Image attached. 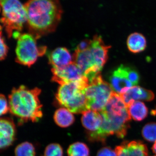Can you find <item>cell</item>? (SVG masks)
Instances as JSON below:
<instances>
[{
    "instance_id": "24",
    "label": "cell",
    "mask_w": 156,
    "mask_h": 156,
    "mask_svg": "<svg viewBox=\"0 0 156 156\" xmlns=\"http://www.w3.org/2000/svg\"><path fill=\"white\" fill-rule=\"evenodd\" d=\"M1 54H0V58L1 60H3L5 59L6 56H7V53H8V48L7 45L5 43L4 39L3 38L2 35V26H1Z\"/></svg>"
},
{
    "instance_id": "27",
    "label": "cell",
    "mask_w": 156,
    "mask_h": 156,
    "mask_svg": "<svg viewBox=\"0 0 156 156\" xmlns=\"http://www.w3.org/2000/svg\"></svg>"
},
{
    "instance_id": "22",
    "label": "cell",
    "mask_w": 156,
    "mask_h": 156,
    "mask_svg": "<svg viewBox=\"0 0 156 156\" xmlns=\"http://www.w3.org/2000/svg\"><path fill=\"white\" fill-rule=\"evenodd\" d=\"M43 156H63V150L58 144H51L46 147Z\"/></svg>"
},
{
    "instance_id": "7",
    "label": "cell",
    "mask_w": 156,
    "mask_h": 156,
    "mask_svg": "<svg viewBox=\"0 0 156 156\" xmlns=\"http://www.w3.org/2000/svg\"><path fill=\"white\" fill-rule=\"evenodd\" d=\"M113 92L110 84L104 80L101 74L93 78L85 89L89 110L98 112L103 110Z\"/></svg>"
},
{
    "instance_id": "4",
    "label": "cell",
    "mask_w": 156,
    "mask_h": 156,
    "mask_svg": "<svg viewBox=\"0 0 156 156\" xmlns=\"http://www.w3.org/2000/svg\"><path fill=\"white\" fill-rule=\"evenodd\" d=\"M89 81L71 83L60 85L56 98L58 104L74 114H83L89 110L85 89Z\"/></svg>"
},
{
    "instance_id": "15",
    "label": "cell",
    "mask_w": 156,
    "mask_h": 156,
    "mask_svg": "<svg viewBox=\"0 0 156 156\" xmlns=\"http://www.w3.org/2000/svg\"><path fill=\"white\" fill-rule=\"evenodd\" d=\"M50 63L52 68H60L64 67L73 62V58L66 48H56L49 56Z\"/></svg>"
},
{
    "instance_id": "2",
    "label": "cell",
    "mask_w": 156,
    "mask_h": 156,
    "mask_svg": "<svg viewBox=\"0 0 156 156\" xmlns=\"http://www.w3.org/2000/svg\"><path fill=\"white\" fill-rule=\"evenodd\" d=\"M41 89H30L24 86L14 88L9 95V111L23 121L38 122L43 116L39 99Z\"/></svg>"
},
{
    "instance_id": "21",
    "label": "cell",
    "mask_w": 156,
    "mask_h": 156,
    "mask_svg": "<svg viewBox=\"0 0 156 156\" xmlns=\"http://www.w3.org/2000/svg\"><path fill=\"white\" fill-rule=\"evenodd\" d=\"M144 138L150 142L156 141V123L151 122L147 124L143 128Z\"/></svg>"
},
{
    "instance_id": "6",
    "label": "cell",
    "mask_w": 156,
    "mask_h": 156,
    "mask_svg": "<svg viewBox=\"0 0 156 156\" xmlns=\"http://www.w3.org/2000/svg\"><path fill=\"white\" fill-rule=\"evenodd\" d=\"M2 23L9 37L14 33L22 30L23 26L27 21V14L24 5L17 0H1Z\"/></svg>"
},
{
    "instance_id": "10",
    "label": "cell",
    "mask_w": 156,
    "mask_h": 156,
    "mask_svg": "<svg viewBox=\"0 0 156 156\" xmlns=\"http://www.w3.org/2000/svg\"><path fill=\"white\" fill-rule=\"evenodd\" d=\"M130 69L131 67L121 65L112 72L109 78L112 89L120 95L126 93L134 86L129 78Z\"/></svg>"
},
{
    "instance_id": "20",
    "label": "cell",
    "mask_w": 156,
    "mask_h": 156,
    "mask_svg": "<svg viewBox=\"0 0 156 156\" xmlns=\"http://www.w3.org/2000/svg\"><path fill=\"white\" fill-rule=\"evenodd\" d=\"M35 148L30 142L22 143L15 148V156H35Z\"/></svg>"
},
{
    "instance_id": "19",
    "label": "cell",
    "mask_w": 156,
    "mask_h": 156,
    "mask_svg": "<svg viewBox=\"0 0 156 156\" xmlns=\"http://www.w3.org/2000/svg\"><path fill=\"white\" fill-rule=\"evenodd\" d=\"M68 156H89V150L87 146L82 142H76L68 149Z\"/></svg>"
},
{
    "instance_id": "26",
    "label": "cell",
    "mask_w": 156,
    "mask_h": 156,
    "mask_svg": "<svg viewBox=\"0 0 156 156\" xmlns=\"http://www.w3.org/2000/svg\"><path fill=\"white\" fill-rule=\"evenodd\" d=\"M152 150L153 151L154 153L156 154V141L153 146Z\"/></svg>"
},
{
    "instance_id": "25",
    "label": "cell",
    "mask_w": 156,
    "mask_h": 156,
    "mask_svg": "<svg viewBox=\"0 0 156 156\" xmlns=\"http://www.w3.org/2000/svg\"><path fill=\"white\" fill-rule=\"evenodd\" d=\"M97 156H117L115 151L111 148L105 147L101 149L98 152Z\"/></svg>"
},
{
    "instance_id": "16",
    "label": "cell",
    "mask_w": 156,
    "mask_h": 156,
    "mask_svg": "<svg viewBox=\"0 0 156 156\" xmlns=\"http://www.w3.org/2000/svg\"><path fill=\"white\" fill-rule=\"evenodd\" d=\"M127 44L128 49L131 52L139 53L145 50L146 48V39L142 34L133 33L128 37Z\"/></svg>"
},
{
    "instance_id": "12",
    "label": "cell",
    "mask_w": 156,
    "mask_h": 156,
    "mask_svg": "<svg viewBox=\"0 0 156 156\" xmlns=\"http://www.w3.org/2000/svg\"><path fill=\"white\" fill-rule=\"evenodd\" d=\"M16 129L14 122L9 118H1L0 121V147L3 148L10 146L15 139Z\"/></svg>"
},
{
    "instance_id": "13",
    "label": "cell",
    "mask_w": 156,
    "mask_h": 156,
    "mask_svg": "<svg viewBox=\"0 0 156 156\" xmlns=\"http://www.w3.org/2000/svg\"><path fill=\"white\" fill-rule=\"evenodd\" d=\"M121 95L127 108L134 101L139 100L151 101L154 98V95L151 91L136 86L131 87L127 92Z\"/></svg>"
},
{
    "instance_id": "23",
    "label": "cell",
    "mask_w": 156,
    "mask_h": 156,
    "mask_svg": "<svg viewBox=\"0 0 156 156\" xmlns=\"http://www.w3.org/2000/svg\"><path fill=\"white\" fill-rule=\"evenodd\" d=\"M0 102H1V115L5 114L9 111V105L5 95L1 94L0 95Z\"/></svg>"
},
{
    "instance_id": "14",
    "label": "cell",
    "mask_w": 156,
    "mask_h": 156,
    "mask_svg": "<svg viewBox=\"0 0 156 156\" xmlns=\"http://www.w3.org/2000/svg\"><path fill=\"white\" fill-rule=\"evenodd\" d=\"M82 114L81 122L84 128L87 129V134L94 133L100 128L103 119L99 112L89 110Z\"/></svg>"
},
{
    "instance_id": "17",
    "label": "cell",
    "mask_w": 156,
    "mask_h": 156,
    "mask_svg": "<svg viewBox=\"0 0 156 156\" xmlns=\"http://www.w3.org/2000/svg\"><path fill=\"white\" fill-rule=\"evenodd\" d=\"M54 120L56 125L61 128H67L72 125L75 121L73 113L65 108H58L55 112Z\"/></svg>"
},
{
    "instance_id": "1",
    "label": "cell",
    "mask_w": 156,
    "mask_h": 156,
    "mask_svg": "<svg viewBox=\"0 0 156 156\" xmlns=\"http://www.w3.org/2000/svg\"><path fill=\"white\" fill-rule=\"evenodd\" d=\"M24 5L30 30L36 38L55 30L62 14L58 1L31 0Z\"/></svg>"
},
{
    "instance_id": "3",
    "label": "cell",
    "mask_w": 156,
    "mask_h": 156,
    "mask_svg": "<svg viewBox=\"0 0 156 156\" xmlns=\"http://www.w3.org/2000/svg\"><path fill=\"white\" fill-rule=\"evenodd\" d=\"M110 48V46L105 44L100 36L96 35L90 40L87 48L76 49L73 61L89 79V82L100 74L101 70L107 60L108 50Z\"/></svg>"
},
{
    "instance_id": "11",
    "label": "cell",
    "mask_w": 156,
    "mask_h": 156,
    "mask_svg": "<svg viewBox=\"0 0 156 156\" xmlns=\"http://www.w3.org/2000/svg\"><path fill=\"white\" fill-rule=\"evenodd\" d=\"M115 151L117 156H148L147 146L140 141H125Z\"/></svg>"
},
{
    "instance_id": "8",
    "label": "cell",
    "mask_w": 156,
    "mask_h": 156,
    "mask_svg": "<svg viewBox=\"0 0 156 156\" xmlns=\"http://www.w3.org/2000/svg\"><path fill=\"white\" fill-rule=\"evenodd\" d=\"M16 49V61L20 64L30 67L40 56L46 52V47H38L36 38L31 34H18Z\"/></svg>"
},
{
    "instance_id": "5",
    "label": "cell",
    "mask_w": 156,
    "mask_h": 156,
    "mask_svg": "<svg viewBox=\"0 0 156 156\" xmlns=\"http://www.w3.org/2000/svg\"><path fill=\"white\" fill-rule=\"evenodd\" d=\"M99 112L103 119L102 125L96 132L88 134L89 139L92 141L103 142L108 136L114 134L119 138H124L131 119L130 114L120 115L108 113L103 110Z\"/></svg>"
},
{
    "instance_id": "9",
    "label": "cell",
    "mask_w": 156,
    "mask_h": 156,
    "mask_svg": "<svg viewBox=\"0 0 156 156\" xmlns=\"http://www.w3.org/2000/svg\"><path fill=\"white\" fill-rule=\"evenodd\" d=\"M52 81L60 85L83 81L89 82V79L84 75L83 71L73 61L64 67L52 68Z\"/></svg>"
},
{
    "instance_id": "18",
    "label": "cell",
    "mask_w": 156,
    "mask_h": 156,
    "mask_svg": "<svg viewBox=\"0 0 156 156\" xmlns=\"http://www.w3.org/2000/svg\"><path fill=\"white\" fill-rule=\"evenodd\" d=\"M131 118L136 121H141L147 116L148 109L143 102L135 101L128 108Z\"/></svg>"
}]
</instances>
